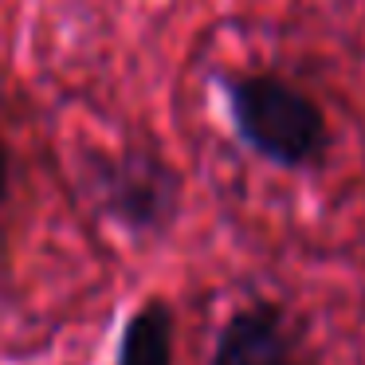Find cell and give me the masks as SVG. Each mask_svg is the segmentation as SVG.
I'll list each match as a JSON object with an SVG mask.
<instances>
[{
	"label": "cell",
	"mask_w": 365,
	"mask_h": 365,
	"mask_svg": "<svg viewBox=\"0 0 365 365\" xmlns=\"http://www.w3.org/2000/svg\"><path fill=\"white\" fill-rule=\"evenodd\" d=\"M91 189L106 212L130 232H158L177 212V177L153 153H126L103 161L91 173Z\"/></svg>",
	"instance_id": "2"
},
{
	"label": "cell",
	"mask_w": 365,
	"mask_h": 365,
	"mask_svg": "<svg viewBox=\"0 0 365 365\" xmlns=\"http://www.w3.org/2000/svg\"><path fill=\"white\" fill-rule=\"evenodd\" d=\"M228 103L240 138L259 158L275 161L283 169H302L322 153V110L287 83L271 79V75H252V79L232 83Z\"/></svg>",
	"instance_id": "1"
},
{
	"label": "cell",
	"mask_w": 365,
	"mask_h": 365,
	"mask_svg": "<svg viewBox=\"0 0 365 365\" xmlns=\"http://www.w3.org/2000/svg\"><path fill=\"white\" fill-rule=\"evenodd\" d=\"M4 189H9V153H4V142H0V200H4Z\"/></svg>",
	"instance_id": "5"
},
{
	"label": "cell",
	"mask_w": 365,
	"mask_h": 365,
	"mask_svg": "<svg viewBox=\"0 0 365 365\" xmlns=\"http://www.w3.org/2000/svg\"><path fill=\"white\" fill-rule=\"evenodd\" d=\"M118 365H173V310L145 302L130 314L118 346Z\"/></svg>",
	"instance_id": "4"
},
{
	"label": "cell",
	"mask_w": 365,
	"mask_h": 365,
	"mask_svg": "<svg viewBox=\"0 0 365 365\" xmlns=\"http://www.w3.org/2000/svg\"><path fill=\"white\" fill-rule=\"evenodd\" d=\"M212 365H310L302 341L271 307H247L216 338Z\"/></svg>",
	"instance_id": "3"
}]
</instances>
